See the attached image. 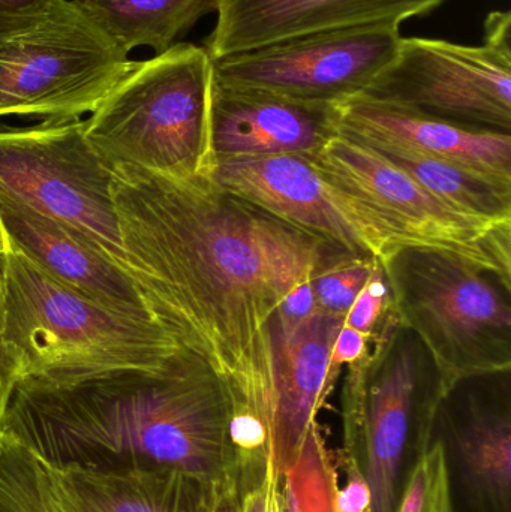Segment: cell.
<instances>
[{
	"label": "cell",
	"instance_id": "obj_6",
	"mask_svg": "<svg viewBox=\"0 0 511 512\" xmlns=\"http://www.w3.org/2000/svg\"><path fill=\"white\" fill-rule=\"evenodd\" d=\"M390 307L423 343L443 387L511 369V279L473 259L398 248L381 262Z\"/></svg>",
	"mask_w": 511,
	"mask_h": 512
},
{
	"label": "cell",
	"instance_id": "obj_12",
	"mask_svg": "<svg viewBox=\"0 0 511 512\" xmlns=\"http://www.w3.org/2000/svg\"><path fill=\"white\" fill-rule=\"evenodd\" d=\"M215 484L177 471L54 468L0 436V512H212Z\"/></svg>",
	"mask_w": 511,
	"mask_h": 512
},
{
	"label": "cell",
	"instance_id": "obj_34",
	"mask_svg": "<svg viewBox=\"0 0 511 512\" xmlns=\"http://www.w3.org/2000/svg\"><path fill=\"white\" fill-rule=\"evenodd\" d=\"M74 2H77V3H86V2H92V0H74Z\"/></svg>",
	"mask_w": 511,
	"mask_h": 512
},
{
	"label": "cell",
	"instance_id": "obj_29",
	"mask_svg": "<svg viewBox=\"0 0 511 512\" xmlns=\"http://www.w3.org/2000/svg\"><path fill=\"white\" fill-rule=\"evenodd\" d=\"M21 375V364L17 354L0 339V436H2L3 415L15 381Z\"/></svg>",
	"mask_w": 511,
	"mask_h": 512
},
{
	"label": "cell",
	"instance_id": "obj_13",
	"mask_svg": "<svg viewBox=\"0 0 511 512\" xmlns=\"http://www.w3.org/2000/svg\"><path fill=\"white\" fill-rule=\"evenodd\" d=\"M431 441L443 450L452 512H511V369L444 387Z\"/></svg>",
	"mask_w": 511,
	"mask_h": 512
},
{
	"label": "cell",
	"instance_id": "obj_28",
	"mask_svg": "<svg viewBox=\"0 0 511 512\" xmlns=\"http://www.w3.org/2000/svg\"><path fill=\"white\" fill-rule=\"evenodd\" d=\"M369 342L365 336L353 328L344 327L339 331L336 336L335 345H333L332 355H330V379L338 372L339 367L350 366V364L357 363L365 357L369 349Z\"/></svg>",
	"mask_w": 511,
	"mask_h": 512
},
{
	"label": "cell",
	"instance_id": "obj_10",
	"mask_svg": "<svg viewBox=\"0 0 511 512\" xmlns=\"http://www.w3.org/2000/svg\"><path fill=\"white\" fill-rule=\"evenodd\" d=\"M308 158L368 207L398 248L455 252L511 279V224L459 212L365 144L336 132Z\"/></svg>",
	"mask_w": 511,
	"mask_h": 512
},
{
	"label": "cell",
	"instance_id": "obj_20",
	"mask_svg": "<svg viewBox=\"0 0 511 512\" xmlns=\"http://www.w3.org/2000/svg\"><path fill=\"white\" fill-rule=\"evenodd\" d=\"M78 5L128 54L137 48L164 53L216 11V0H92Z\"/></svg>",
	"mask_w": 511,
	"mask_h": 512
},
{
	"label": "cell",
	"instance_id": "obj_2",
	"mask_svg": "<svg viewBox=\"0 0 511 512\" xmlns=\"http://www.w3.org/2000/svg\"><path fill=\"white\" fill-rule=\"evenodd\" d=\"M2 436L60 469L177 471L216 481L236 460L230 397L188 346L152 369L20 375Z\"/></svg>",
	"mask_w": 511,
	"mask_h": 512
},
{
	"label": "cell",
	"instance_id": "obj_24",
	"mask_svg": "<svg viewBox=\"0 0 511 512\" xmlns=\"http://www.w3.org/2000/svg\"><path fill=\"white\" fill-rule=\"evenodd\" d=\"M395 512H452L446 465L440 444L431 447L417 463Z\"/></svg>",
	"mask_w": 511,
	"mask_h": 512
},
{
	"label": "cell",
	"instance_id": "obj_21",
	"mask_svg": "<svg viewBox=\"0 0 511 512\" xmlns=\"http://www.w3.org/2000/svg\"><path fill=\"white\" fill-rule=\"evenodd\" d=\"M363 144L459 212L489 224H511V183L408 150L377 143Z\"/></svg>",
	"mask_w": 511,
	"mask_h": 512
},
{
	"label": "cell",
	"instance_id": "obj_18",
	"mask_svg": "<svg viewBox=\"0 0 511 512\" xmlns=\"http://www.w3.org/2000/svg\"><path fill=\"white\" fill-rule=\"evenodd\" d=\"M336 134L441 159L511 183V134L464 128L357 93L329 105Z\"/></svg>",
	"mask_w": 511,
	"mask_h": 512
},
{
	"label": "cell",
	"instance_id": "obj_19",
	"mask_svg": "<svg viewBox=\"0 0 511 512\" xmlns=\"http://www.w3.org/2000/svg\"><path fill=\"white\" fill-rule=\"evenodd\" d=\"M333 132L329 105L222 86L212 77L210 147L215 164L251 156H311Z\"/></svg>",
	"mask_w": 511,
	"mask_h": 512
},
{
	"label": "cell",
	"instance_id": "obj_1",
	"mask_svg": "<svg viewBox=\"0 0 511 512\" xmlns=\"http://www.w3.org/2000/svg\"><path fill=\"white\" fill-rule=\"evenodd\" d=\"M123 249L153 312L207 361L233 409L236 462H270L273 328L318 274L362 258L222 188L113 168Z\"/></svg>",
	"mask_w": 511,
	"mask_h": 512
},
{
	"label": "cell",
	"instance_id": "obj_15",
	"mask_svg": "<svg viewBox=\"0 0 511 512\" xmlns=\"http://www.w3.org/2000/svg\"><path fill=\"white\" fill-rule=\"evenodd\" d=\"M345 316L287 306L273 328V418L270 459L276 477L299 457L330 387V355Z\"/></svg>",
	"mask_w": 511,
	"mask_h": 512
},
{
	"label": "cell",
	"instance_id": "obj_35",
	"mask_svg": "<svg viewBox=\"0 0 511 512\" xmlns=\"http://www.w3.org/2000/svg\"><path fill=\"white\" fill-rule=\"evenodd\" d=\"M275 512H278V508H276V499H275Z\"/></svg>",
	"mask_w": 511,
	"mask_h": 512
},
{
	"label": "cell",
	"instance_id": "obj_31",
	"mask_svg": "<svg viewBox=\"0 0 511 512\" xmlns=\"http://www.w3.org/2000/svg\"><path fill=\"white\" fill-rule=\"evenodd\" d=\"M50 2L51 0H0V21L35 14Z\"/></svg>",
	"mask_w": 511,
	"mask_h": 512
},
{
	"label": "cell",
	"instance_id": "obj_11",
	"mask_svg": "<svg viewBox=\"0 0 511 512\" xmlns=\"http://www.w3.org/2000/svg\"><path fill=\"white\" fill-rule=\"evenodd\" d=\"M399 27L387 21L294 36L212 60V77L222 86L332 105L365 92L392 62Z\"/></svg>",
	"mask_w": 511,
	"mask_h": 512
},
{
	"label": "cell",
	"instance_id": "obj_14",
	"mask_svg": "<svg viewBox=\"0 0 511 512\" xmlns=\"http://www.w3.org/2000/svg\"><path fill=\"white\" fill-rule=\"evenodd\" d=\"M212 177L227 191L353 255L381 264L398 249L377 216L324 176L308 156L222 159Z\"/></svg>",
	"mask_w": 511,
	"mask_h": 512
},
{
	"label": "cell",
	"instance_id": "obj_4",
	"mask_svg": "<svg viewBox=\"0 0 511 512\" xmlns=\"http://www.w3.org/2000/svg\"><path fill=\"white\" fill-rule=\"evenodd\" d=\"M210 92L206 48L177 42L135 60L84 120V134L110 168L131 165L173 180L212 177Z\"/></svg>",
	"mask_w": 511,
	"mask_h": 512
},
{
	"label": "cell",
	"instance_id": "obj_23",
	"mask_svg": "<svg viewBox=\"0 0 511 512\" xmlns=\"http://www.w3.org/2000/svg\"><path fill=\"white\" fill-rule=\"evenodd\" d=\"M378 264V259L353 258L318 274L309 283L314 306L347 316Z\"/></svg>",
	"mask_w": 511,
	"mask_h": 512
},
{
	"label": "cell",
	"instance_id": "obj_9",
	"mask_svg": "<svg viewBox=\"0 0 511 512\" xmlns=\"http://www.w3.org/2000/svg\"><path fill=\"white\" fill-rule=\"evenodd\" d=\"M113 177L87 140L83 119L0 125V194L81 231L134 276L120 236Z\"/></svg>",
	"mask_w": 511,
	"mask_h": 512
},
{
	"label": "cell",
	"instance_id": "obj_30",
	"mask_svg": "<svg viewBox=\"0 0 511 512\" xmlns=\"http://www.w3.org/2000/svg\"><path fill=\"white\" fill-rule=\"evenodd\" d=\"M276 475L270 468L267 477L246 496L245 512H275Z\"/></svg>",
	"mask_w": 511,
	"mask_h": 512
},
{
	"label": "cell",
	"instance_id": "obj_33",
	"mask_svg": "<svg viewBox=\"0 0 511 512\" xmlns=\"http://www.w3.org/2000/svg\"><path fill=\"white\" fill-rule=\"evenodd\" d=\"M3 249H5V242H3L2 231H0V252H3Z\"/></svg>",
	"mask_w": 511,
	"mask_h": 512
},
{
	"label": "cell",
	"instance_id": "obj_17",
	"mask_svg": "<svg viewBox=\"0 0 511 512\" xmlns=\"http://www.w3.org/2000/svg\"><path fill=\"white\" fill-rule=\"evenodd\" d=\"M446 0H216V24L206 39L216 60L294 36L375 23H404Z\"/></svg>",
	"mask_w": 511,
	"mask_h": 512
},
{
	"label": "cell",
	"instance_id": "obj_26",
	"mask_svg": "<svg viewBox=\"0 0 511 512\" xmlns=\"http://www.w3.org/2000/svg\"><path fill=\"white\" fill-rule=\"evenodd\" d=\"M345 481L344 487H338L335 498V512H371V492L368 483L353 460L342 457Z\"/></svg>",
	"mask_w": 511,
	"mask_h": 512
},
{
	"label": "cell",
	"instance_id": "obj_16",
	"mask_svg": "<svg viewBox=\"0 0 511 512\" xmlns=\"http://www.w3.org/2000/svg\"><path fill=\"white\" fill-rule=\"evenodd\" d=\"M0 231L6 248L57 282L117 312L159 322L137 279L81 231L3 194Z\"/></svg>",
	"mask_w": 511,
	"mask_h": 512
},
{
	"label": "cell",
	"instance_id": "obj_5",
	"mask_svg": "<svg viewBox=\"0 0 511 512\" xmlns=\"http://www.w3.org/2000/svg\"><path fill=\"white\" fill-rule=\"evenodd\" d=\"M0 339L21 375L159 367L182 343L164 325L104 306L42 273L12 249L0 252Z\"/></svg>",
	"mask_w": 511,
	"mask_h": 512
},
{
	"label": "cell",
	"instance_id": "obj_27",
	"mask_svg": "<svg viewBox=\"0 0 511 512\" xmlns=\"http://www.w3.org/2000/svg\"><path fill=\"white\" fill-rule=\"evenodd\" d=\"M255 487H251L243 475L231 466L224 477L216 480L215 501L212 512H245L246 496Z\"/></svg>",
	"mask_w": 511,
	"mask_h": 512
},
{
	"label": "cell",
	"instance_id": "obj_32",
	"mask_svg": "<svg viewBox=\"0 0 511 512\" xmlns=\"http://www.w3.org/2000/svg\"><path fill=\"white\" fill-rule=\"evenodd\" d=\"M2 268H0V330H2V315H3V307H2Z\"/></svg>",
	"mask_w": 511,
	"mask_h": 512
},
{
	"label": "cell",
	"instance_id": "obj_25",
	"mask_svg": "<svg viewBox=\"0 0 511 512\" xmlns=\"http://www.w3.org/2000/svg\"><path fill=\"white\" fill-rule=\"evenodd\" d=\"M389 310V289L383 267L378 264L368 285L360 292L350 312L345 316V325L359 331L366 339L372 340L380 331Z\"/></svg>",
	"mask_w": 511,
	"mask_h": 512
},
{
	"label": "cell",
	"instance_id": "obj_8",
	"mask_svg": "<svg viewBox=\"0 0 511 512\" xmlns=\"http://www.w3.org/2000/svg\"><path fill=\"white\" fill-rule=\"evenodd\" d=\"M511 15L491 12L482 45L401 38L365 95L464 128L511 134Z\"/></svg>",
	"mask_w": 511,
	"mask_h": 512
},
{
	"label": "cell",
	"instance_id": "obj_22",
	"mask_svg": "<svg viewBox=\"0 0 511 512\" xmlns=\"http://www.w3.org/2000/svg\"><path fill=\"white\" fill-rule=\"evenodd\" d=\"M338 487V475L315 423L294 465L276 477V508L278 512H335Z\"/></svg>",
	"mask_w": 511,
	"mask_h": 512
},
{
	"label": "cell",
	"instance_id": "obj_7",
	"mask_svg": "<svg viewBox=\"0 0 511 512\" xmlns=\"http://www.w3.org/2000/svg\"><path fill=\"white\" fill-rule=\"evenodd\" d=\"M134 62L74 0L0 21V119L80 120Z\"/></svg>",
	"mask_w": 511,
	"mask_h": 512
},
{
	"label": "cell",
	"instance_id": "obj_3",
	"mask_svg": "<svg viewBox=\"0 0 511 512\" xmlns=\"http://www.w3.org/2000/svg\"><path fill=\"white\" fill-rule=\"evenodd\" d=\"M374 349L348 366L342 396L344 453L362 472L371 512H395L431 447L443 379L419 337L390 307Z\"/></svg>",
	"mask_w": 511,
	"mask_h": 512
}]
</instances>
